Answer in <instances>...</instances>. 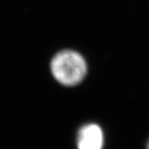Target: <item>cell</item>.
<instances>
[{
    "label": "cell",
    "instance_id": "cell-1",
    "mask_svg": "<svg viewBox=\"0 0 149 149\" xmlns=\"http://www.w3.org/2000/svg\"><path fill=\"white\" fill-rule=\"evenodd\" d=\"M51 70L54 78L65 86H74L85 78L87 66L80 54L65 50L57 53L51 62Z\"/></svg>",
    "mask_w": 149,
    "mask_h": 149
},
{
    "label": "cell",
    "instance_id": "cell-2",
    "mask_svg": "<svg viewBox=\"0 0 149 149\" xmlns=\"http://www.w3.org/2000/svg\"><path fill=\"white\" fill-rule=\"evenodd\" d=\"M104 135L100 127L87 124L80 128L77 137L78 149H102Z\"/></svg>",
    "mask_w": 149,
    "mask_h": 149
},
{
    "label": "cell",
    "instance_id": "cell-3",
    "mask_svg": "<svg viewBox=\"0 0 149 149\" xmlns=\"http://www.w3.org/2000/svg\"><path fill=\"white\" fill-rule=\"evenodd\" d=\"M148 149H149V143H148Z\"/></svg>",
    "mask_w": 149,
    "mask_h": 149
}]
</instances>
